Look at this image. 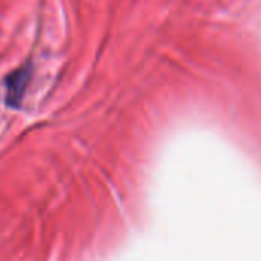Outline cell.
Masks as SVG:
<instances>
[{
  "label": "cell",
  "mask_w": 261,
  "mask_h": 261,
  "mask_svg": "<svg viewBox=\"0 0 261 261\" xmlns=\"http://www.w3.org/2000/svg\"><path fill=\"white\" fill-rule=\"evenodd\" d=\"M33 79V63L25 62L4 79L5 89V103L11 109H20L28 85Z\"/></svg>",
  "instance_id": "1"
}]
</instances>
